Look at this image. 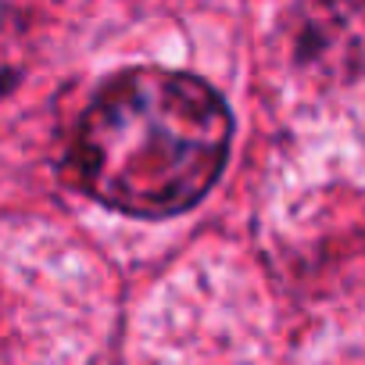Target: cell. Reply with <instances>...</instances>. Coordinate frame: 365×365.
<instances>
[{
	"label": "cell",
	"instance_id": "cell-1",
	"mask_svg": "<svg viewBox=\"0 0 365 365\" xmlns=\"http://www.w3.org/2000/svg\"><path fill=\"white\" fill-rule=\"evenodd\" d=\"M230 136V108L208 83L168 68H129L86 108L76 165L83 187L108 208L165 219L212 190Z\"/></svg>",
	"mask_w": 365,
	"mask_h": 365
},
{
	"label": "cell",
	"instance_id": "cell-2",
	"mask_svg": "<svg viewBox=\"0 0 365 365\" xmlns=\"http://www.w3.org/2000/svg\"><path fill=\"white\" fill-rule=\"evenodd\" d=\"M297 58L329 79L365 72V0H304L297 15Z\"/></svg>",
	"mask_w": 365,
	"mask_h": 365
}]
</instances>
